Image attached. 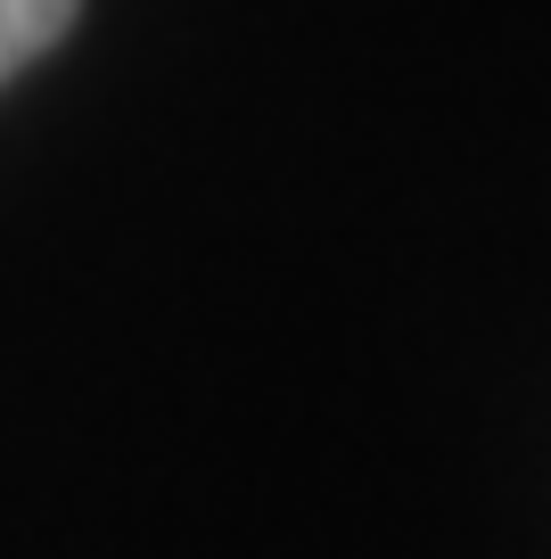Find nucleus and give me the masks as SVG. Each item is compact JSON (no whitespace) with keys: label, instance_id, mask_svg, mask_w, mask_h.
<instances>
[{"label":"nucleus","instance_id":"obj_1","mask_svg":"<svg viewBox=\"0 0 551 559\" xmlns=\"http://www.w3.org/2000/svg\"><path fill=\"white\" fill-rule=\"evenodd\" d=\"M74 9H83V0H0V83L34 67V58L74 25Z\"/></svg>","mask_w":551,"mask_h":559}]
</instances>
